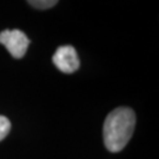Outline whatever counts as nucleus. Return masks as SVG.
Instances as JSON below:
<instances>
[{
    "mask_svg": "<svg viewBox=\"0 0 159 159\" xmlns=\"http://www.w3.org/2000/svg\"><path fill=\"white\" fill-rule=\"evenodd\" d=\"M136 127V114L130 107H118L104 123V143L108 151L119 152L126 146Z\"/></svg>",
    "mask_w": 159,
    "mask_h": 159,
    "instance_id": "obj_1",
    "label": "nucleus"
},
{
    "mask_svg": "<svg viewBox=\"0 0 159 159\" xmlns=\"http://www.w3.org/2000/svg\"><path fill=\"white\" fill-rule=\"evenodd\" d=\"M30 43L26 34L19 30H5L0 33V44L5 46L12 57L17 59L25 56Z\"/></svg>",
    "mask_w": 159,
    "mask_h": 159,
    "instance_id": "obj_2",
    "label": "nucleus"
},
{
    "mask_svg": "<svg viewBox=\"0 0 159 159\" xmlns=\"http://www.w3.org/2000/svg\"><path fill=\"white\" fill-rule=\"evenodd\" d=\"M53 64L64 73H73L80 66L79 58L73 46L64 45L58 47L53 54Z\"/></svg>",
    "mask_w": 159,
    "mask_h": 159,
    "instance_id": "obj_3",
    "label": "nucleus"
},
{
    "mask_svg": "<svg viewBox=\"0 0 159 159\" xmlns=\"http://www.w3.org/2000/svg\"><path fill=\"white\" fill-rule=\"evenodd\" d=\"M31 6H33L35 8L39 10H46V8H51L54 5H57V0H33V1H29Z\"/></svg>",
    "mask_w": 159,
    "mask_h": 159,
    "instance_id": "obj_4",
    "label": "nucleus"
},
{
    "mask_svg": "<svg viewBox=\"0 0 159 159\" xmlns=\"http://www.w3.org/2000/svg\"><path fill=\"white\" fill-rule=\"evenodd\" d=\"M11 131V123L4 116H0V142L5 139V137Z\"/></svg>",
    "mask_w": 159,
    "mask_h": 159,
    "instance_id": "obj_5",
    "label": "nucleus"
}]
</instances>
